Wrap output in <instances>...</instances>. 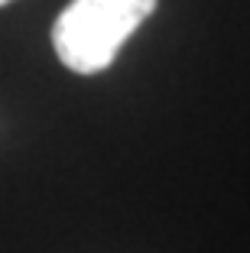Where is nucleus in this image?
I'll list each match as a JSON object with an SVG mask.
<instances>
[{
    "label": "nucleus",
    "instance_id": "obj_2",
    "mask_svg": "<svg viewBox=\"0 0 250 253\" xmlns=\"http://www.w3.org/2000/svg\"><path fill=\"white\" fill-rule=\"evenodd\" d=\"M3 3H10V0H0V7H3Z\"/></svg>",
    "mask_w": 250,
    "mask_h": 253
},
{
    "label": "nucleus",
    "instance_id": "obj_1",
    "mask_svg": "<svg viewBox=\"0 0 250 253\" xmlns=\"http://www.w3.org/2000/svg\"><path fill=\"white\" fill-rule=\"evenodd\" d=\"M156 3L159 0H72L52 26L59 62L78 75L110 68L120 45L140 30Z\"/></svg>",
    "mask_w": 250,
    "mask_h": 253
}]
</instances>
